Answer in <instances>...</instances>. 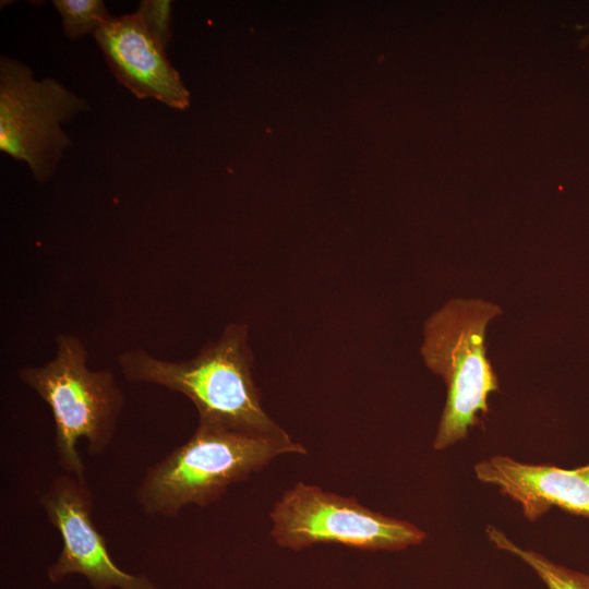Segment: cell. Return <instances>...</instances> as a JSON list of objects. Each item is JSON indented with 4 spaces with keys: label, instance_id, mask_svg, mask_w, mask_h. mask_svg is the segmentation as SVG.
Masks as SVG:
<instances>
[{
    "label": "cell",
    "instance_id": "obj_8",
    "mask_svg": "<svg viewBox=\"0 0 589 589\" xmlns=\"http://www.w3.org/2000/svg\"><path fill=\"white\" fill-rule=\"evenodd\" d=\"M94 37L111 73L137 98H153L180 110L189 106V92L166 49L135 12L113 16Z\"/></svg>",
    "mask_w": 589,
    "mask_h": 589
},
{
    "label": "cell",
    "instance_id": "obj_9",
    "mask_svg": "<svg viewBox=\"0 0 589 589\" xmlns=\"http://www.w3.org/2000/svg\"><path fill=\"white\" fill-rule=\"evenodd\" d=\"M479 481L496 485L536 521L553 506L589 518V464L575 469L519 462L495 455L474 466Z\"/></svg>",
    "mask_w": 589,
    "mask_h": 589
},
{
    "label": "cell",
    "instance_id": "obj_7",
    "mask_svg": "<svg viewBox=\"0 0 589 589\" xmlns=\"http://www.w3.org/2000/svg\"><path fill=\"white\" fill-rule=\"evenodd\" d=\"M39 503L63 544L58 560L47 568L51 582L81 574L94 589H155L146 577L128 574L112 561L107 541L92 519L94 497L85 478L56 477Z\"/></svg>",
    "mask_w": 589,
    "mask_h": 589
},
{
    "label": "cell",
    "instance_id": "obj_2",
    "mask_svg": "<svg viewBox=\"0 0 589 589\" xmlns=\"http://www.w3.org/2000/svg\"><path fill=\"white\" fill-rule=\"evenodd\" d=\"M284 454H306L287 432L254 435L199 422L191 437L149 467L135 498L145 514L170 518L185 506H207Z\"/></svg>",
    "mask_w": 589,
    "mask_h": 589
},
{
    "label": "cell",
    "instance_id": "obj_3",
    "mask_svg": "<svg viewBox=\"0 0 589 589\" xmlns=\"http://www.w3.org/2000/svg\"><path fill=\"white\" fill-rule=\"evenodd\" d=\"M501 308L481 299H453L425 322L421 356L425 365L447 387L433 447L444 449L468 435L489 412V396L498 390V380L488 357V324Z\"/></svg>",
    "mask_w": 589,
    "mask_h": 589
},
{
    "label": "cell",
    "instance_id": "obj_12",
    "mask_svg": "<svg viewBox=\"0 0 589 589\" xmlns=\"http://www.w3.org/2000/svg\"><path fill=\"white\" fill-rule=\"evenodd\" d=\"M135 13L149 34L167 49L171 39V1L143 0Z\"/></svg>",
    "mask_w": 589,
    "mask_h": 589
},
{
    "label": "cell",
    "instance_id": "obj_10",
    "mask_svg": "<svg viewBox=\"0 0 589 589\" xmlns=\"http://www.w3.org/2000/svg\"><path fill=\"white\" fill-rule=\"evenodd\" d=\"M486 534L496 548L516 555L532 568L548 589H589V575L556 564L538 552L519 548L493 526H488Z\"/></svg>",
    "mask_w": 589,
    "mask_h": 589
},
{
    "label": "cell",
    "instance_id": "obj_1",
    "mask_svg": "<svg viewBox=\"0 0 589 589\" xmlns=\"http://www.w3.org/2000/svg\"><path fill=\"white\" fill-rule=\"evenodd\" d=\"M118 362L130 382L160 385L187 396L199 422L254 435L286 432L263 408L245 324H229L190 360L167 361L139 348L122 352Z\"/></svg>",
    "mask_w": 589,
    "mask_h": 589
},
{
    "label": "cell",
    "instance_id": "obj_13",
    "mask_svg": "<svg viewBox=\"0 0 589 589\" xmlns=\"http://www.w3.org/2000/svg\"><path fill=\"white\" fill-rule=\"evenodd\" d=\"M579 46L586 48L589 46V34L581 38Z\"/></svg>",
    "mask_w": 589,
    "mask_h": 589
},
{
    "label": "cell",
    "instance_id": "obj_6",
    "mask_svg": "<svg viewBox=\"0 0 589 589\" xmlns=\"http://www.w3.org/2000/svg\"><path fill=\"white\" fill-rule=\"evenodd\" d=\"M272 537L299 550L337 543L359 550H401L423 542L426 533L413 524L373 512L356 497L298 482L285 491L271 512Z\"/></svg>",
    "mask_w": 589,
    "mask_h": 589
},
{
    "label": "cell",
    "instance_id": "obj_4",
    "mask_svg": "<svg viewBox=\"0 0 589 589\" xmlns=\"http://www.w3.org/2000/svg\"><path fill=\"white\" fill-rule=\"evenodd\" d=\"M56 342L50 361L21 369L19 377L51 410L59 466L65 473L85 478L77 442L85 438L88 454L101 455L112 442L124 395L110 371L87 368V350L76 336L61 334Z\"/></svg>",
    "mask_w": 589,
    "mask_h": 589
},
{
    "label": "cell",
    "instance_id": "obj_5",
    "mask_svg": "<svg viewBox=\"0 0 589 589\" xmlns=\"http://www.w3.org/2000/svg\"><path fill=\"white\" fill-rule=\"evenodd\" d=\"M87 109L57 80L37 81L27 64L1 56L0 149L26 163L37 182L50 179L71 145L62 123Z\"/></svg>",
    "mask_w": 589,
    "mask_h": 589
},
{
    "label": "cell",
    "instance_id": "obj_11",
    "mask_svg": "<svg viewBox=\"0 0 589 589\" xmlns=\"http://www.w3.org/2000/svg\"><path fill=\"white\" fill-rule=\"evenodd\" d=\"M65 37L76 40L93 34L113 16L101 0H53Z\"/></svg>",
    "mask_w": 589,
    "mask_h": 589
}]
</instances>
